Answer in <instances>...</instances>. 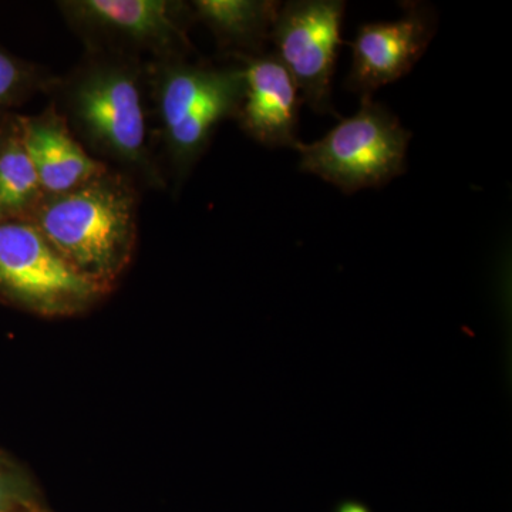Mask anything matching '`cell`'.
Wrapping results in <instances>:
<instances>
[{
    "instance_id": "6da1fadb",
    "label": "cell",
    "mask_w": 512,
    "mask_h": 512,
    "mask_svg": "<svg viewBox=\"0 0 512 512\" xmlns=\"http://www.w3.org/2000/svg\"><path fill=\"white\" fill-rule=\"evenodd\" d=\"M133 57L90 53L66 79L53 83L55 107L94 158H106L131 180L164 185L147 138V69ZM104 163V161H103Z\"/></svg>"
},
{
    "instance_id": "7a4b0ae2",
    "label": "cell",
    "mask_w": 512,
    "mask_h": 512,
    "mask_svg": "<svg viewBox=\"0 0 512 512\" xmlns=\"http://www.w3.org/2000/svg\"><path fill=\"white\" fill-rule=\"evenodd\" d=\"M136 188L109 168L72 191L45 195L28 221L77 272L107 288L136 245Z\"/></svg>"
},
{
    "instance_id": "3957f363",
    "label": "cell",
    "mask_w": 512,
    "mask_h": 512,
    "mask_svg": "<svg viewBox=\"0 0 512 512\" xmlns=\"http://www.w3.org/2000/svg\"><path fill=\"white\" fill-rule=\"evenodd\" d=\"M156 86L171 170L184 180L205 153L222 121L237 117L245 92L241 63L214 67L185 60L148 67Z\"/></svg>"
},
{
    "instance_id": "277c9868",
    "label": "cell",
    "mask_w": 512,
    "mask_h": 512,
    "mask_svg": "<svg viewBox=\"0 0 512 512\" xmlns=\"http://www.w3.org/2000/svg\"><path fill=\"white\" fill-rule=\"evenodd\" d=\"M410 133L400 120L372 97L360 109L313 143L295 146L303 173L316 175L346 194L383 187L406 173Z\"/></svg>"
},
{
    "instance_id": "5b68a950",
    "label": "cell",
    "mask_w": 512,
    "mask_h": 512,
    "mask_svg": "<svg viewBox=\"0 0 512 512\" xmlns=\"http://www.w3.org/2000/svg\"><path fill=\"white\" fill-rule=\"evenodd\" d=\"M63 18L90 53L154 57V63L191 55V6L173 0H63Z\"/></svg>"
},
{
    "instance_id": "8992f818",
    "label": "cell",
    "mask_w": 512,
    "mask_h": 512,
    "mask_svg": "<svg viewBox=\"0 0 512 512\" xmlns=\"http://www.w3.org/2000/svg\"><path fill=\"white\" fill-rule=\"evenodd\" d=\"M106 286L77 272L29 221L0 222V295L43 313L73 312Z\"/></svg>"
},
{
    "instance_id": "52a82bcc",
    "label": "cell",
    "mask_w": 512,
    "mask_h": 512,
    "mask_svg": "<svg viewBox=\"0 0 512 512\" xmlns=\"http://www.w3.org/2000/svg\"><path fill=\"white\" fill-rule=\"evenodd\" d=\"M342 0H295L279 6L271 37L279 60L315 113L339 117L332 79L342 45Z\"/></svg>"
},
{
    "instance_id": "ba28073f",
    "label": "cell",
    "mask_w": 512,
    "mask_h": 512,
    "mask_svg": "<svg viewBox=\"0 0 512 512\" xmlns=\"http://www.w3.org/2000/svg\"><path fill=\"white\" fill-rule=\"evenodd\" d=\"M402 8V18L366 23L348 43L353 57L345 87L360 99L412 72L436 35L437 15L431 6L404 2Z\"/></svg>"
},
{
    "instance_id": "9c48e42d",
    "label": "cell",
    "mask_w": 512,
    "mask_h": 512,
    "mask_svg": "<svg viewBox=\"0 0 512 512\" xmlns=\"http://www.w3.org/2000/svg\"><path fill=\"white\" fill-rule=\"evenodd\" d=\"M245 77V92L237 117L242 131L266 147L298 144L301 94L274 53L237 56Z\"/></svg>"
},
{
    "instance_id": "30bf717a",
    "label": "cell",
    "mask_w": 512,
    "mask_h": 512,
    "mask_svg": "<svg viewBox=\"0 0 512 512\" xmlns=\"http://www.w3.org/2000/svg\"><path fill=\"white\" fill-rule=\"evenodd\" d=\"M15 120L45 195L72 191L109 170L74 137L55 104L37 116H15Z\"/></svg>"
},
{
    "instance_id": "8fae6325",
    "label": "cell",
    "mask_w": 512,
    "mask_h": 512,
    "mask_svg": "<svg viewBox=\"0 0 512 512\" xmlns=\"http://www.w3.org/2000/svg\"><path fill=\"white\" fill-rule=\"evenodd\" d=\"M190 6L221 49L237 57L261 53L281 5L272 0H195Z\"/></svg>"
},
{
    "instance_id": "7c38bea8",
    "label": "cell",
    "mask_w": 512,
    "mask_h": 512,
    "mask_svg": "<svg viewBox=\"0 0 512 512\" xmlns=\"http://www.w3.org/2000/svg\"><path fill=\"white\" fill-rule=\"evenodd\" d=\"M43 197L45 191L12 116L0 144V222L28 221Z\"/></svg>"
},
{
    "instance_id": "4fadbf2b",
    "label": "cell",
    "mask_w": 512,
    "mask_h": 512,
    "mask_svg": "<svg viewBox=\"0 0 512 512\" xmlns=\"http://www.w3.org/2000/svg\"><path fill=\"white\" fill-rule=\"evenodd\" d=\"M53 83L55 80L42 67L0 46V123L13 116V109Z\"/></svg>"
},
{
    "instance_id": "5bb4252c",
    "label": "cell",
    "mask_w": 512,
    "mask_h": 512,
    "mask_svg": "<svg viewBox=\"0 0 512 512\" xmlns=\"http://www.w3.org/2000/svg\"><path fill=\"white\" fill-rule=\"evenodd\" d=\"M23 505L25 500L18 488L0 473V512H19Z\"/></svg>"
},
{
    "instance_id": "9a60e30c",
    "label": "cell",
    "mask_w": 512,
    "mask_h": 512,
    "mask_svg": "<svg viewBox=\"0 0 512 512\" xmlns=\"http://www.w3.org/2000/svg\"><path fill=\"white\" fill-rule=\"evenodd\" d=\"M333 512H372V510L360 501L346 500L338 504Z\"/></svg>"
},
{
    "instance_id": "2e32d148",
    "label": "cell",
    "mask_w": 512,
    "mask_h": 512,
    "mask_svg": "<svg viewBox=\"0 0 512 512\" xmlns=\"http://www.w3.org/2000/svg\"><path fill=\"white\" fill-rule=\"evenodd\" d=\"M9 120L10 117L9 119H6L5 121H2V123H0V144H2L3 138H5L6 136V131H8Z\"/></svg>"
}]
</instances>
